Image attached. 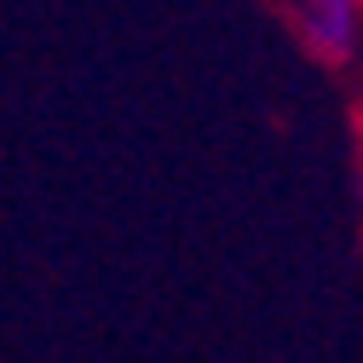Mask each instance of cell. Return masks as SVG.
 <instances>
[{
  "label": "cell",
  "mask_w": 363,
  "mask_h": 363,
  "mask_svg": "<svg viewBox=\"0 0 363 363\" xmlns=\"http://www.w3.org/2000/svg\"><path fill=\"white\" fill-rule=\"evenodd\" d=\"M283 12L306 58L329 69H346L363 58V0H283Z\"/></svg>",
  "instance_id": "cell-1"
},
{
  "label": "cell",
  "mask_w": 363,
  "mask_h": 363,
  "mask_svg": "<svg viewBox=\"0 0 363 363\" xmlns=\"http://www.w3.org/2000/svg\"><path fill=\"white\" fill-rule=\"evenodd\" d=\"M357 191H363V99H357Z\"/></svg>",
  "instance_id": "cell-2"
}]
</instances>
